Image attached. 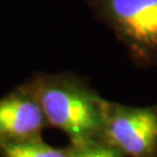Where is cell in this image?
<instances>
[{"mask_svg":"<svg viewBox=\"0 0 157 157\" xmlns=\"http://www.w3.org/2000/svg\"><path fill=\"white\" fill-rule=\"evenodd\" d=\"M24 82L41 105L48 127L62 131L71 144L104 141L106 98L86 78L73 72H41Z\"/></svg>","mask_w":157,"mask_h":157,"instance_id":"1","label":"cell"},{"mask_svg":"<svg viewBox=\"0 0 157 157\" xmlns=\"http://www.w3.org/2000/svg\"><path fill=\"white\" fill-rule=\"evenodd\" d=\"M139 67H157V0H82Z\"/></svg>","mask_w":157,"mask_h":157,"instance_id":"2","label":"cell"},{"mask_svg":"<svg viewBox=\"0 0 157 157\" xmlns=\"http://www.w3.org/2000/svg\"><path fill=\"white\" fill-rule=\"evenodd\" d=\"M102 139L126 157H157V104L128 106L106 100Z\"/></svg>","mask_w":157,"mask_h":157,"instance_id":"3","label":"cell"},{"mask_svg":"<svg viewBox=\"0 0 157 157\" xmlns=\"http://www.w3.org/2000/svg\"><path fill=\"white\" fill-rule=\"evenodd\" d=\"M47 127L42 107L25 82L0 97V145L39 137Z\"/></svg>","mask_w":157,"mask_h":157,"instance_id":"4","label":"cell"},{"mask_svg":"<svg viewBox=\"0 0 157 157\" xmlns=\"http://www.w3.org/2000/svg\"><path fill=\"white\" fill-rule=\"evenodd\" d=\"M0 157H68L66 148L47 144L42 136L34 139L0 145Z\"/></svg>","mask_w":157,"mask_h":157,"instance_id":"5","label":"cell"},{"mask_svg":"<svg viewBox=\"0 0 157 157\" xmlns=\"http://www.w3.org/2000/svg\"><path fill=\"white\" fill-rule=\"evenodd\" d=\"M110 157H126L123 153H122V152L121 151H118V149H115L114 152H113V153H111V156Z\"/></svg>","mask_w":157,"mask_h":157,"instance_id":"6","label":"cell"}]
</instances>
